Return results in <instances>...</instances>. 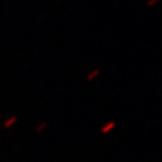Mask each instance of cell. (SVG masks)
<instances>
[{
  "label": "cell",
  "instance_id": "cell-2",
  "mask_svg": "<svg viewBox=\"0 0 162 162\" xmlns=\"http://www.w3.org/2000/svg\"><path fill=\"white\" fill-rule=\"evenodd\" d=\"M99 74H100V70H99V69H96V70L92 71V72H91L90 74L86 76L85 80H86L87 82H91V81H93V80L95 79V78H97Z\"/></svg>",
  "mask_w": 162,
  "mask_h": 162
},
{
  "label": "cell",
  "instance_id": "cell-4",
  "mask_svg": "<svg viewBox=\"0 0 162 162\" xmlns=\"http://www.w3.org/2000/svg\"><path fill=\"white\" fill-rule=\"evenodd\" d=\"M46 127H48V123L46 122H41L35 127V132L36 133H41V132H43Z\"/></svg>",
  "mask_w": 162,
  "mask_h": 162
},
{
  "label": "cell",
  "instance_id": "cell-5",
  "mask_svg": "<svg viewBox=\"0 0 162 162\" xmlns=\"http://www.w3.org/2000/svg\"><path fill=\"white\" fill-rule=\"evenodd\" d=\"M158 1H159V0H148L146 2V6L147 8H152V6H154Z\"/></svg>",
  "mask_w": 162,
  "mask_h": 162
},
{
  "label": "cell",
  "instance_id": "cell-1",
  "mask_svg": "<svg viewBox=\"0 0 162 162\" xmlns=\"http://www.w3.org/2000/svg\"><path fill=\"white\" fill-rule=\"evenodd\" d=\"M115 126H116V122L115 121H110V122H107L106 124H104L100 128V132H101V134H107V133H110L111 131L114 130Z\"/></svg>",
  "mask_w": 162,
  "mask_h": 162
},
{
  "label": "cell",
  "instance_id": "cell-3",
  "mask_svg": "<svg viewBox=\"0 0 162 162\" xmlns=\"http://www.w3.org/2000/svg\"><path fill=\"white\" fill-rule=\"evenodd\" d=\"M16 121H17V118H16V117L8 118V119H6L4 122H3V127H4V128H10V127L12 126V125L14 124Z\"/></svg>",
  "mask_w": 162,
  "mask_h": 162
}]
</instances>
